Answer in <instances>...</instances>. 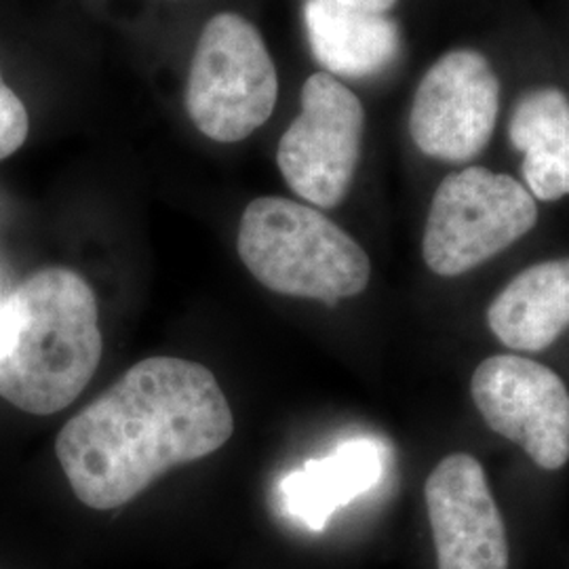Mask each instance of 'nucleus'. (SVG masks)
<instances>
[{
  "label": "nucleus",
  "mask_w": 569,
  "mask_h": 569,
  "mask_svg": "<svg viewBox=\"0 0 569 569\" xmlns=\"http://www.w3.org/2000/svg\"><path fill=\"white\" fill-rule=\"evenodd\" d=\"M331 2L367 11V13H388L397 4V0H331Z\"/></svg>",
  "instance_id": "2eb2a0df"
},
{
  "label": "nucleus",
  "mask_w": 569,
  "mask_h": 569,
  "mask_svg": "<svg viewBox=\"0 0 569 569\" xmlns=\"http://www.w3.org/2000/svg\"><path fill=\"white\" fill-rule=\"evenodd\" d=\"M232 432V409L211 369L150 357L61 428L56 453L82 505L112 510L167 470L224 448Z\"/></svg>",
  "instance_id": "f257e3e1"
},
{
  "label": "nucleus",
  "mask_w": 569,
  "mask_h": 569,
  "mask_svg": "<svg viewBox=\"0 0 569 569\" xmlns=\"http://www.w3.org/2000/svg\"><path fill=\"white\" fill-rule=\"evenodd\" d=\"M387 468V449L376 439L342 441L323 458H312L279 481L284 515L310 531L326 529L333 512L376 488Z\"/></svg>",
  "instance_id": "9d476101"
},
{
  "label": "nucleus",
  "mask_w": 569,
  "mask_h": 569,
  "mask_svg": "<svg viewBox=\"0 0 569 569\" xmlns=\"http://www.w3.org/2000/svg\"><path fill=\"white\" fill-rule=\"evenodd\" d=\"M28 110L0 72V161L13 157L20 150L28 140Z\"/></svg>",
  "instance_id": "4468645a"
},
{
  "label": "nucleus",
  "mask_w": 569,
  "mask_h": 569,
  "mask_svg": "<svg viewBox=\"0 0 569 569\" xmlns=\"http://www.w3.org/2000/svg\"><path fill=\"white\" fill-rule=\"evenodd\" d=\"M510 142L526 154L523 178L538 201L569 194V100L555 87L528 91L512 110Z\"/></svg>",
  "instance_id": "ddd939ff"
},
{
  "label": "nucleus",
  "mask_w": 569,
  "mask_h": 569,
  "mask_svg": "<svg viewBox=\"0 0 569 569\" xmlns=\"http://www.w3.org/2000/svg\"><path fill=\"white\" fill-rule=\"evenodd\" d=\"M425 498L439 569H509L505 519L477 458H443L428 475Z\"/></svg>",
  "instance_id": "1a4fd4ad"
},
{
  "label": "nucleus",
  "mask_w": 569,
  "mask_h": 569,
  "mask_svg": "<svg viewBox=\"0 0 569 569\" xmlns=\"http://www.w3.org/2000/svg\"><path fill=\"white\" fill-rule=\"evenodd\" d=\"M277 98V68L258 28L239 13L207 21L186 82L188 117L204 138L241 142L272 117Z\"/></svg>",
  "instance_id": "20e7f679"
},
{
  "label": "nucleus",
  "mask_w": 569,
  "mask_h": 569,
  "mask_svg": "<svg viewBox=\"0 0 569 569\" xmlns=\"http://www.w3.org/2000/svg\"><path fill=\"white\" fill-rule=\"evenodd\" d=\"M300 102V114L277 148V164L300 199L333 209L345 201L357 173L366 110L345 82L327 72L306 79Z\"/></svg>",
  "instance_id": "423d86ee"
},
{
  "label": "nucleus",
  "mask_w": 569,
  "mask_h": 569,
  "mask_svg": "<svg viewBox=\"0 0 569 569\" xmlns=\"http://www.w3.org/2000/svg\"><path fill=\"white\" fill-rule=\"evenodd\" d=\"M306 32L315 60L331 77L367 79L390 68L401 51L399 26L331 0H308Z\"/></svg>",
  "instance_id": "9b49d317"
},
{
  "label": "nucleus",
  "mask_w": 569,
  "mask_h": 569,
  "mask_svg": "<svg viewBox=\"0 0 569 569\" xmlns=\"http://www.w3.org/2000/svg\"><path fill=\"white\" fill-rule=\"evenodd\" d=\"M244 268L266 289L333 306L366 291V249L310 204L260 197L244 207L237 239Z\"/></svg>",
  "instance_id": "7ed1b4c3"
},
{
  "label": "nucleus",
  "mask_w": 569,
  "mask_h": 569,
  "mask_svg": "<svg viewBox=\"0 0 569 569\" xmlns=\"http://www.w3.org/2000/svg\"><path fill=\"white\" fill-rule=\"evenodd\" d=\"M488 427L517 443L545 470L569 462V390L542 363L517 355L489 357L470 380Z\"/></svg>",
  "instance_id": "0eeeda50"
},
{
  "label": "nucleus",
  "mask_w": 569,
  "mask_h": 569,
  "mask_svg": "<svg viewBox=\"0 0 569 569\" xmlns=\"http://www.w3.org/2000/svg\"><path fill=\"white\" fill-rule=\"evenodd\" d=\"M538 207L523 183L483 167L448 176L428 211L422 256L439 277H460L505 251L536 226Z\"/></svg>",
  "instance_id": "39448f33"
},
{
  "label": "nucleus",
  "mask_w": 569,
  "mask_h": 569,
  "mask_svg": "<svg viewBox=\"0 0 569 569\" xmlns=\"http://www.w3.org/2000/svg\"><path fill=\"white\" fill-rule=\"evenodd\" d=\"M500 108V81L489 61L458 49L428 68L409 114L411 140L430 159L467 163L486 150Z\"/></svg>",
  "instance_id": "6e6552de"
},
{
  "label": "nucleus",
  "mask_w": 569,
  "mask_h": 569,
  "mask_svg": "<svg viewBox=\"0 0 569 569\" xmlns=\"http://www.w3.org/2000/svg\"><path fill=\"white\" fill-rule=\"evenodd\" d=\"M488 323L512 350L549 348L569 327V258L517 274L489 305Z\"/></svg>",
  "instance_id": "f8f14e48"
},
{
  "label": "nucleus",
  "mask_w": 569,
  "mask_h": 569,
  "mask_svg": "<svg viewBox=\"0 0 569 569\" xmlns=\"http://www.w3.org/2000/svg\"><path fill=\"white\" fill-rule=\"evenodd\" d=\"M102 352L98 298L77 270L42 268L0 305V397L26 413L72 406Z\"/></svg>",
  "instance_id": "f03ea898"
},
{
  "label": "nucleus",
  "mask_w": 569,
  "mask_h": 569,
  "mask_svg": "<svg viewBox=\"0 0 569 569\" xmlns=\"http://www.w3.org/2000/svg\"><path fill=\"white\" fill-rule=\"evenodd\" d=\"M0 305H2V300H0Z\"/></svg>",
  "instance_id": "dca6fc26"
}]
</instances>
